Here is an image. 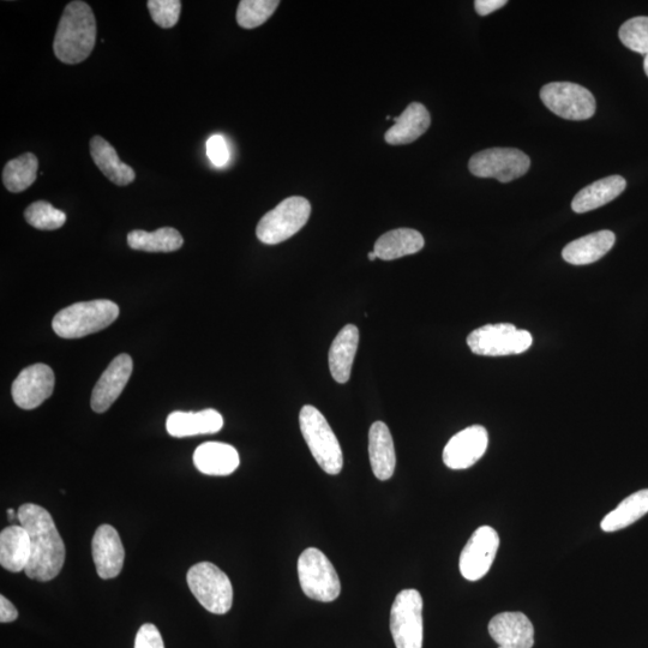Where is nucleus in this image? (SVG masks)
<instances>
[{
  "label": "nucleus",
  "mask_w": 648,
  "mask_h": 648,
  "mask_svg": "<svg viewBox=\"0 0 648 648\" xmlns=\"http://www.w3.org/2000/svg\"><path fill=\"white\" fill-rule=\"evenodd\" d=\"M17 519L30 538L32 554L24 570L28 578L42 582L57 578L64 566L65 546L52 515L45 508L27 503L18 509Z\"/></svg>",
  "instance_id": "1"
},
{
  "label": "nucleus",
  "mask_w": 648,
  "mask_h": 648,
  "mask_svg": "<svg viewBox=\"0 0 648 648\" xmlns=\"http://www.w3.org/2000/svg\"><path fill=\"white\" fill-rule=\"evenodd\" d=\"M96 42V20L92 8L81 0L66 5L53 41V51L60 62L75 65L84 62Z\"/></svg>",
  "instance_id": "2"
},
{
  "label": "nucleus",
  "mask_w": 648,
  "mask_h": 648,
  "mask_svg": "<svg viewBox=\"0 0 648 648\" xmlns=\"http://www.w3.org/2000/svg\"><path fill=\"white\" fill-rule=\"evenodd\" d=\"M119 316V308L111 300L76 303L54 316L52 328L60 338L78 339L110 327Z\"/></svg>",
  "instance_id": "3"
},
{
  "label": "nucleus",
  "mask_w": 648,
  "mask_h": 648,
  "mask_svg": "<svg viewBox=\"0 0 648 648\" xmlns=\"http://www.w3.org/2000/svg\"><path fill=\"white\" fill-rule=\"evenodd\" d=\"M300 431L317 464L328 474H339L344 467V455L338 438L327 419L316 407L306 405L299 413Z\"/></svg>",
  "instance_id": "4"
},
{
  "label": "nucleus",
  "mask_w": 648,
  "mask_h": 648,
  "mask_svg": "<svg viewBox=\"0 0 648 648\" xmlns=\"http://www.w3.org/2000/svg\"><path fill=\"white\" fill-rule=\"evenodd\" d=\"M310 214L311 206L306 198L288 197L258 222L256 236L260 242L267 245L285 242L302 230Z\"/></svg>",
  "instance_id": "5"
},
{
  "label": "nucleus",
  "mask_w": 648,
  "mask_h": 648,
  "mask_svg": "<svg viewBox=\"0 0 648 648\" xmlns=\"http://www.w3.org/2000/svg\"><path fill=\"white\" fill-rule=\"evenodd\" d=\"M190 591L204 609L215 615H225L233 604V587L228 576L213 563L192 566L186 575Z\"/></svg>",
  "instance_id": "6"
},
{
  "label": "nucleus",
  "mask_w": 648,
  "mask_h": 648,
  "mask_svg": "<svg viewBox=\"0 0 648 648\" xmlns=\"http://www.w3.org/2000/svg\"><path fill=\"white\" fill-rule=\"evenodd\" d=\"M298 576L303 592L317 602H334L340 596L339 575L321 550L309 548L299 556Z\"/></svg>",
  "instance_id": "7"
},
{
  "label": "nucleus",
  "mask_w": 648,
  "mask_h": 648,
  "mask_svg": "<svg viewBox=\"0 0 648 648\" xmlns=\"http://www.w3.org/2000/svg\"><path fill=\"white\" fill-rule=\"evenodd\" d=\"M532 335L513 324L498 323L480 327L468 335L467 345L478 356L503 357L524 353L532 346Z\"/></svg>",
  "instance_id": "8"
},
{
  "label": "nucleus",
  "mask_w": 648,
  "mask_h": 648,
  "mask_svg": "<svg viewBox=\"0 0 648 648\" xmlns=\"http://www.w3.org/2000/svg\"><path fill=\"white\" fill-rule=\"evenodd\" d=\"M390 632L396 648H423V598L417 590H404L390 610Z\"/></svg>",
  "instance_id": "9"
},
{
  "label": "nucleus",
  "mask_w": 648,
  "mask_h": 648,
  "mask_svg": "<svg viewBox=\"0 0 648 648\" xmlns=\"http://www.w3.org/2000/svg\"><path fill=\"white\" fill-rule=\"evenodd\" d=\"M540 99L556 116L568 120L590 119L596 113V99L585 87L570 82H552L540 90Z\"/></svg>",
  "instance_id": "10"
},
{
  "label": "nucleus",
  "mask_w": 648,
  "mask_h": 648,
  "mask_svg": "<svg viewBox=\"0 0 648 648\" xmlns=\"http://www.w3.org/2000/svg\"><path fill=\"white\" fill-rule=\"evenodd\" d=\"M531 160L515 148H490L474 154L468 162L473 176L495 178L498 182L509 183L530 170Z\"/></svg>",
  "instance_id": "11"
},
{
  "label": "nucleus",
  "mask_w": 648,
  "mask_h": 648,
  "mask_svg": "<svg viewBox=\"0 0 648 648\" xmlns=\"http://www.w3.org/2000/svg\"><path fill=\"white\" fill-rule=\"evenodd\" d=\"M500 548V537L490 526L474 531L460 555L461 575L468 581H478L489 572Z\"/></svg>",
  "instance_id": "12"
},
{
  "label": "nucleus",
  "mask_w": 648,
  "mask_h": 648,
  "mask_svg": "<svg viewBox=\"0 0 648 648\" xmlns=\"http://www.w3.org/2000/svg\"><path fill=\"white\" fill-rule=\"evenodd\" d=\"M488 444L489 435L484 426H468L450 438L444 447V465L450 470H466L483 458Z\"/></svg>",
  "instance_id": "13"
},
{
  "label": "nucleus",
  "mask_w": 648,
  "mask_h": 648,
  "mask_svg": "<svg viewBox=\"0 0 648 648\" xmlns=\"http://www.w3.org/2000/svg\"><path fill=\"white\" fill-rule=\"evenodd\" d=\"M54 389V374L46 364H34L22 370L12 383V398L23 410H34L50 398Z\"/></svg>",
  "instance_id": "14"
},
{
  "label": "nucleus",
  "mask_w": 648,
  "mask_h": 648,
  "mask_svg": "<svg viewBox=\"0 0 648 648\" xmlns=\"http://www.w3.org/2000/svg\"><path fill=\"white\" fill-rule=\"evenodd\" d=\"M132 359L129 354L114 358L94 387L90 406L96 413H104L119 398L132 374Z\"/></svg>",
  "instance_id": "15"
},
{
  "label": "nucleus",
  "mask_w": 648,
  "mask_h": 648,
  "mask_svg": "<svg viewBox=\"0 0 648 648\" xmlns=\"http://www.w3.org/2000/svg\"><path fill=\"white\" fill-rule=\"evenodd\" d=\"M489 634L503 648H532L534 646L533 624L522 612H501L492 617Z\"/></svg>",
  "instance_id": "16"
},
{
  "label": "nucleus",
  "mask_w": 648,
  "mask_h": 648,
  "mask_svg": "<svg viewBox=\"0 0 648 648\" xmlns=\"http://www.w3.org/2000/svg\"><path fill=\"white\" fill-rule=\"evenodd\" d=\"M93 558L101 579H113L122 572L125 551L116 528L102 525L93 538Z\"/></svg>",
  "instance_id": "17"
},
{
  "label": "nucleus",
  "mask_w": 648,
  "mask_h": 648,
  "mask_svg": "<svg viewBox=\"0 0 648 648\" xmlns=\"http://www.w3.org/2000/svg\"><path fill=\"white\" fill-rule=\"evenodd\" d=\"M224 426V418L215 410L201 412H173L168 416L166 429L173 437L216 434Z\"/></svg>",
  "instance_id": "18"
},
{
  "label": "nucleus",
  "mask_w": 648,
  "mask_h": 648,
  "mask_svg": "<svg viewBox=\"0 0 648 648\" xmlns=\"http://www.w3.org/2000/svg\"><path fill=\"white\" fill-rule=\"evenodd\" d=\"M194 464L207 476H228L237 470L239 454L230 444L207 442L195 450Z\"/></svg>",
  "instance_id": "19"
},
{
  "label": "nucleus",
  "mask_w": 648,
  "mask_h": 648,
  "mask_svg": "<svg viewBox=\"0 0 648 648\" xmlns=\"http://www.w3.org/2000/svg\"><path fill=\"white\" fill-rule=\"evenodd\" d=\"M359 344V329L353 324H347L336 335L329 350V369L334 380L346 383L350 380L354 357Z\"/></svg>",
  "instance_id": "20"
},
{
  "label": "nucleus",
  "mask_w": 648,
  "mask_h": 648,
  "mask_svg": "<svg viewBox=\"0 0 648 648\" xmlns=\"http://www.w3.org/2000/svg\"><path fill=\"white\" fill-rule=\"evenodd\" d=\"M395 124L390 128L384 138L388 144L412 143L430 128L431 117L426 107L419 102H412L400 117L394 118Z\"/></svg>",
  "instance_id": "21"
},
{
  "label": "nucleus",
  "mask_w": 648,
  "mask_h": 648,
  "mask_svg": "<svg viewBox=\"0 0 648 648\" xmlns=\"http://www.w3.org/2000/svg\"><path fill=\"white\" fill-rule=\"evenodd\" d=\"M369 456L372 472L380 480L393 477L396 455L392 434L383 422H375L369 431Z\"/></svg>",
  "instance_id": "22"
},
{
  "label": "nucleus",
  "mask_w": 648,
  "mask_h": 648,
  "mask_svg": "<svg viewBox=\"0 0 648 648\" xmlns=\"http://www.w3.org/2000/svg\"><path fill=\"white\" fill-rule=\"evenodd\" d=\"M615 242V233L608 230L588 234L566 245L562 257L564 261L574 266H586L608 254Z\"/></svg>",
  "instance_id": "23"
},
{
  "label": "nucleus",
  "mask_w": 648,
  "mask_h": 648,
  "mask_svg": "<svg viewBox=\"0 0 648 648\" xmlns=\"http://www.w3.org/2000/svg\"><path fill=\"white\" fill-rule=\"evenodd\" d=\"M30 554V538L23 526H10L0 534V564L12 573L26 570Z\"/></svg>",
  "instance_id": "24"
},
{
  "label": "nucleus",
  "mask_w": 648,
  "mask_h": 648,
  "mask_svg": "<svg viewBox=\"0 0 648 648\" xmlns=\"http://www.w3.org/2000/svg\"><path fill=\"white\" fill-rule=\"evenodd\" d=\"M626 186V179L621 176L599 179L575 195L572 209L575 213L582 214L603 207L620 196Z\"/></svg>",
  "instance_id": "25"
},
{
  "label": "nucleus",
  "mask_w": 648,
  "mask_h": 648,
  "mask_svg": "<svg viewBox=\"0 0 648 648\" xmlns=\"http://www.w3.org/2000/svg\"><path fill=\"white\" fill-rule=\"evenodd\" d=\"M90 155L95 165L113 184L126 186L134 182L135 171L119 159L116 149L105 138L94 136L90 140Z\"/></svg>",
  "instance_id": "26"
},
{
  "label": "nucleus",
  "mask_w": 648,
  "mask_h": 648,
  "mask_svg": "<svg viewBox=\"0 0 648 648\" xmlns=\"http://www.w3.org/2000/svg\"><path fill=\"white\" fill-rule=\"evenodd\" d=\"M424 238L412 228H398V230L384 233L375 243V254L383 261L398 260V258L417 254L424 248Z\"/></svg>",
  "instance_id": "27"
},
{
  "label": "nucleus",
  "mask_w": 648,
  "mask_h": 648,
  "mask_svg": "<svg viewBox=\"0 0 648 648\" xmlns=\"http://www.w3.org/2000/svg\"><path fill=\"white\" fill-rule=\"evenodd\" d=\"M648 513V489L640 490L623 500L602 521L600 527L604 532L623 530Z\"/></svg>",
  "instance_id": "28"
},
{
  "label": "nucleus",
  "mask_w": 648,
  "mask_h": 648,
  "mask_svg": "<svg viewBox=\"0 0 648 648\" xmlns=\"http://www.w3.org/2000/svg\"><path fill=\"white\" fill-rule=\"evenodd\" d=\"M131 249L147 252H173L182 248L184 239L176 228L162 227L155 232L135 230L128 234Z\"/></svg>",
  "instance_id": "29"
},
{
  "label": "nucleus",
  "mask_w": 648,
  "mask_h": 648,
  "mask_svg": "<svg viewBox=\"0 0 648 648\" xmlns=\"http://www.w3.org/2000/svg\"><path fill=\"white\" fill-rule=\"evenodd\" d=\"M39 161L33 153H26L12 159L3 170V184L14 194L27 190L36 180Z\"/></svg>",
  "instance_id": "30"
},
{
  "label": "nucleus",
  "mask_w": 648,
  "mask_h": 648,
  "mask_svg": "<svg viewBox=\"0 0 648 648\" xmlns=\"http://www.w3.org/2000/svg\"><path fill=\"white\" fill-rule=\"evenodd\" d=\"M279 5L278 0H242L237 10V22L245 29L260 27Z\"/></svg>",
  "instance_id": "31"
},
{
  "label": "nucleus",
  "mask_w": 648,
  "mask_h": 648,
  "mask_svg": "<svg viewBox=\"0 0 648 648\" xmlns=\"http://www.w3.org/2000/svg\"><path fill=\"white\" fill-rule=\"evenodd\" d=\"M24 219L30 226L42 231H53L63 227L66 214L46 201H36L24 212Z\"/></svg>",
  "instance_id": "32"
},
{
  "label": "nucleus",
  "mask_w": 648,
  "mask_h": 648,
  "mask_svg": "<svg viewBox=\"0 0 648 648\" xmlns=\"http://www.w3.org/2000/svg\"><path fill=\"white\" fill-rule=\"evenodd\" d=\"M624 46L636 53L648 54V17L630 18L622 24L618 32Z\"/></svg>",
  "instance_id": "33"
},
{
  "label": "nucleus",
  "mask_w": 648,
  "mask_h": 648,
  "mask_svg": "<svg viewBox=\"0 0 648 648\" xmlns=\"http://www.w3.org/2000/svg\"><path fill=\"white\" fill-rule=\"evenodd\" d=\"M150 16L161 28H172L179 21L182 2L179 0H149L147 3Z\"/></svg>",
  "instance_id": "34"
},
{
  "label": "nucleus",
  "mask_w": 648,
  "mask_h": 648,
  "mask_svg": "<svg viewBox=\"0 0 648 648\" xmlns=\"http://www.w3.org/2000/svg\"><path fill=\"white\" fill-rule=\"evenodd\" d=\"M207 155L212 164L216 167H224L230 160V149L227 142L221 135H214L209 138L206 144Z\"/></svg>",
  "instance_id": "35"
},
{
  "label": "nucleus",
  "mask_w": 648,
  "mask_h": 648,
  "mask_svg": "<svg viewBox=\"0 0 648 648\" xmlns=\"http://www.w3.org/2000/svg\"><path fill=\"white\" fill-rule=\"evenodd\" d=\"M135 648H165L159 629L152 623L143 624L138 629Z\"/></svg>",
  "instance_id": "36"
},
{
  "label": "nucleus",
  "mask_w": 648,
  "mask_h": 648,
  "mask_svg": "<svg viewBox=\"0 0 648 648\" xmlns=\"http://www.w3.org/2000/svg\"><path fill=\"white\" fill-rule=\"evenodd\" d=\"M506 4V0H477V2H474V8H476L480 16H486L503 8Z\"/></svg>",
  "instance_id": "37"
},
{
  "label": "nucleus",
  "mask_w": 648,
  "mask_h": 648,
  "mask_svg": "<svg viewBox=\"0 0 648 648\" xmlns=\"http://www.w3.org/2000/svg\"><path fill=\"white\" fill-rule=\"evenodd\" d=\"M18 612L9 599L4 596L0 597V622L10 623L17 620Z\"/></svg>",
  "instance_id": "38"
},
{
  "label": "nucleus",
  "mask_w": 648,
  "mask_h": 648,
  "mask_svg": "<svg viewBox=\"0 0 648 648\" xmlns=\"http://www.w3.org/2000/svg\"><path fill=\"white\" fill-rule=\"evenodd\" d=\"M9 520H14L17 516L14 509H8Z\"/></svg>",
  "instance_id": "39"
},
{
  "label": "nucleus",
  "mask_w": 648,
  "mask_h": 648,
  "mask_svg": "<svg viewBox=\"0 0 648 648\" xmlns=\"http://www.w3.org/2000/svg\"><path fill=\"white\" fill-rule=\"evenodd\" d=\"M644 70H645L646 75H647V77H648V54H647V56H645V60H644Z\"/></svg>",
  "instance_id": "40"
},
{
  "label": "nucleus",
  "mask_w": 648,
  "mask_h": 648,
  "mask_svg": "<svg viewBox=\"0 0 648 648\" xmlns=\"http://www.w3.org/2000/svg\"><path fill=\"white\" fill-rule=\"evenodd\" d=\"M368 257H369L370 261H375L376 258H377V255L375 254V251H372V252H369Z\"/></svg>",
  "instance_id": "41"
},
{
  "label": "nucleus",
  "mask_w": 648,
  "mask_h": 648,
  "mask_svg": "<svg viewBox=\"0 0 648 648\" xmlns=\"http://www.w3.org/2000/svg\"><path fill=\"white\" fill-rule=\"evenodd\" d=\"M498 648H503V647H501V646H498Z\"/></svg>",
  "instance_id": "42"
}]
</instances>
